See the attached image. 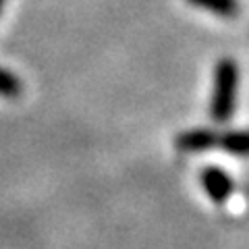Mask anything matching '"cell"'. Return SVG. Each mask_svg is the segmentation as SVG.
<instances>
[{
	"label": "cell",
	"mask_w": 249,
	"mask_h": 249,
	"mask_svg": "<svg viewBox=\"0 0 249 249\" xmlns=\"http://www.w3.org/2000/svg\"><path fill=\"white\" fill-rule=\"evenodd\" d=\"M237 96V65L232 60H220L214 75V96H212V116L214 121L224 123L235 110Z\"/></svg>",
	"instance_id": "1"
},
{
	"label": "cell",
	"mask_w": 249,
	"mask_h": 249,
	"mask_svg": "<svg viewBox=\"0 0 249 249\" xmlns=\"http://www.w3.org/2000/svg\"><path fill=\"white\" fill-rule=\"evenodd\" d=\"M201 183H204V189L214 201H227L232 193V183L229 175L218 168H206L201 173Z\"/></svg>",
	"instance_id": "2"
},
{
	"label": "cell",
	"mask_w": 249,
	"mask_h": 249,
	"mask_svg": "<svg viewBox=\"0 0 249 249\" xmlns=\"http://www.w3.org/2000/svg\"><path fill=\"white\" fill-rule=\"evenodd\" d=\"M218 143V135L212 133V131L199 129V131H187V133H181L177 137V147L181 152H206L210 147H214Z\"/></svg>",
	"instance_id": "3"
},
{
	"label": "cell",
	"mask_w": 249,
	"mask_h": 249,
	"mask_svg": "<svg viewBox=\"0 0 249 249\" xmlns=\"http://www.w3.org/2000/svg\"><path fill=\"white\" fill-rule=\"evenodd\" d=\"M218 143L229 154L249 156V131H231V133L218 137Z\"/></svg>",
	"instance_id": "4"
},
{
	"label": "cell",
	"mask_w": 249,
	"mask_h": 249,
	"mask_svg": "<svg viewBox=\"0 0 249 249\" xmlns=\"http://www.w3.org/2000/svg\"><path fill=\"white\" fill-rule=\"evenodd\" d=\"M23 91L21 79L15 77L13 73H9L6 69L0 67V96L4 98H19Z\"/></svg>",
	"instance_id": "5"
},
{
	"label": "cell",
	"mask_w": 249,
	"mask_h": 249,
	"mask_svg": "<svg viewBox=\"0 0 249 249\" xmlns=\"http://www.w3.org/2000/svg\"><path fill=\"white\" fill-rule=\"evenodd\" d=\"M189 2L196 6H201V9H206V11L224 15V17H231V15H235V11H237L235 0H189Z\"/></svg>",
	"instance_id": "6"
},
{
	"label": "cell",
	"mask_w": 249,
	"mask_h": 249,
	"mask_svg": "<svg viewBox=\"0 0 249 249\" xmlns=\"http://www.w3.org/2000/svg\"><path fill=\"white\" fill-rule=\"evenodd\" d=\"M2 6H4V0H0V11H2Z\"/></svg>",
	"instance_id": "7"
}]
</instances>
